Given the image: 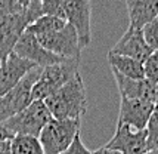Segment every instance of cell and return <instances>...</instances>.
Segmentation results:
<instances>
[{"instance_id":"obj_1","label":"cell","mask_w":158,"mask_h":154,"mask_svg":"<svg viewBox=\"0 0 158 154\" xmlns=\"http://www.w3.org/2000/svg\"><path fill=\"white\" fill-rule=\"evenodd\" d=\"M53 119L59 120H81L87 111V95L86 86L80 74L71 79L61 89L44 99Z\"/></svg>"},{"instance_id":"obj_2","label":"cell","mask_w":158,"mask_h":154,"mask_svg":"<svg viewBox=\"0 0 158 154\" xmlns=\"http://www.w3.org/2000/svg\"><path fill=\"white\" fill-rule=\"evenodd\" d=\"M80 59L69 58L64 62L53 64L41 68L40 76L33 86V101H44L58 89H61L65 83H68L71 79H74L78 73Z\"/></svg>"},{"instance_id":"obj_3","label":"cell","mask_w":158,"mask_h":154,"mask_svg":"<svg viewBox=\"0 0 158 154\" xmlns=\"http://www.w3.org/2000/svg\"><path fill=\"white\" fill-rule=\"evenodd\" d=\"M52 119L53 117L44 101H33L16 116L3 122V126L14 135H27L39 138L43 127Z\"/></svg>"},{"instance_id":"obj_4","label":"cell","mask_w":158,"mask_h":154,"mask_svg":"<svg viewBox=\"0 0 158 154\" xmlns=\"http://www.w3.org/2000/svg\"><path fill=\"white\" fill-rule=\"evenodd\" d=\"M81 120L52 119L43 127L39 141L44 154H61L80 133Z\"/></svg>"},{"instance_id":"obj_5","label":"cell","mask_w":158,"mask_h":154,"mask_svg":"<svg viewBox=\"0 0 158 154\" xmlns=\"http://www.w3.org/2000/svg\"><path fill=\"white\" fill-rule=\"evenodd\" d=\"M40 67H35L21 80L19 83L14 86L6 95L0 98V123L6 122L7 119L16 116L24 108L33 102V86L40 76Z\"/></svg>"},{"instance_id":"obj_6","label":"cell","mask_w":158,"mask_h":154,"mask_svg":"<svg viewBox=\"0 0 158 154\" xmlns=\"http://www.w3.org/2000/svg\"><path fill=\"white\" fill-rule=\"evenodd\" d=\"M35 39L44 49H48L49 52H52L55 55L67 58V59L69 58L80 59L81 48H80V42H78V36H77L76 28L69 22H67L65 27H62L61 30L37 36Z\"/></svg>"},{"instance_id":"obj_7","label":"cell","mask_w":158,"mask_h":154,"mask_svg":"<svg viewBox=\"0 0 158 154\" xmlns=\"http://www.w3.org/2000/svg\"><path fill=\"white\" fill-rule=\"evenodd\" d=\"M65 19L76 28L80 48L86 49L92 43V5L90 0H61Z\"/></svg>"},{"instance_id":"obj_8","label":"cell","mask_w":158,"mask_h":154,"mask_svg":"<svg viewBox=\"0 0 158 154\" xmlns=\"http://www.w3.org/2000/svg\"><path fill=\"white\" fill-rule=\"evenodd\" d=\"M30 25L25 9L9 14L0 19V61L6 59L15 49L19 37Z\"/></svg>"},{"instance_id":"obj_9","label":"cell","mask_w":158,"mask_h":154,"mask_svg":"<svg viewBox=\"0 0 158 154\" xmlns=\"http://www.w3.org/2000/svg\"><path fill=\"white\" fill-rule=\"evenodd\" d=\"M14 53H16L18 56L27 59L30 62H33L40 68L53 65V64L64 62L67 59V58L58 56L55 53H52V52H49L48 49H44L34 36L31 33H27V31L21 36L18 43L15 45Z\"/></svg>"},{"instance_id":"obj_10","label":"cell","mask_w":158,"mask_h":154,"mask_svg":"<svg viewBox=\"0 0 158 154\" xmlns=\"http://www.w3.org/2000/svg\"><path fill=\"white\" fill-rule=\"evenodd\" d=\"M154 107L155 102L148 99H130L121 96L117 125H127L136 130H143L148 125Z\"/></svg>"},{"instance_id":"obj_11","label":"cell","mask_w":158,"mask_h":154,"mask_svg":"<svg viewBox=\"0 0 158 154\" xmlns=\"http://www.w3.org/2000/svg\"><path fill=\"white\" fill-rule=\"evenodd\" d=\"M105 147L123 154H145L148 151L146 130H136L127 125H117L115 133Z\"/></svg>"},{"instance_id":"obj_12","label":"cell","mask_w":158,"mask_h":154,"mask_svg":"<svg viewBox=\"0 0 158 154\" xmlns=\"http://www.w3.org/2000/svg\"><path fill=\"white\" fill-rule=\"evenodd\" d=\"M35 67L37 65L18 56L14 52L6 59L0 61V98L6 95Z\"/></svg>"},{"instance_id":"obj_13","label":"cell","mask_w":158,"mask_h":154,"mask_svg":"<svg viewBox=\"0 0 158 154\" xmlns=\"http://www.w3.org/2000/svg\"><path fill=\"white\" fill-rule=\"evenodd\" d=\"M111 52L143 62L152 53V49L145 42L142 30H135L129 27L126 30V33L121 36V39L115 43V46L111 49Z\"/></svg>"},{"instance_id":"obj_14","label":"cell","mask_w":158,"mask_h":154,"mask_svg":"<svg viewBox=\"0 0 158 154\" xmlns=\"http://www.w3.org/2000/svg\"><path fill=\"white\" fill-rule=\"evenodd\" d=\"M114 79L117 82L118 91H120V96L123 98H139V99H148L155 102L157 101V86L149 83L148 80H135V79H129L121 74H118L117 71H112Z\"/></svg>"},{"instance_id":"obj_15","label":"cell","mask_w":158,"mask_h":154,"mask_svg":"<svg viewBox=\"0 0 158 154\" xmlns=\"http://www.w3.org/2000/svg\"><path fill=\"white\" fill-rule=\"evenodd\" d=\"M129 12V27L142 28L158 16V0H126Z\"/></svg>"},{"instance_id":"obj_16","label":"cell","mask_w":158,"mask_h":154,"mask_svg":"<svg viewBox=\"0 0 158 154\" xmlns=\"http://www.w3.org/2000/svg\"><path fill=\"white\" fill-rule=\"evenodd\" d=\"M108 62H110L112 71H117L118 74L129 79H135V80H142L143 77V62L136 61L133 58L123 55H117L108 52Z\"/></svg>"},{"instance_id":"obj_17","label":"cell","mask_w":158,"mask_h":154,"mask_svg":"<svg viewBox=\"0 0 158 154\" xmlns=\"http://www.w3.org/2000/svg\"><path fill=\"white\" fill-rule=\"evenodd\" d=\"M12 154H44L39 138L27 135H15L10 139Z\"/></svg>"},{"instance_id":"obj_18","label":"cell","mask_w":158,"mask_h":154,"mask_svg":"<svg viewBox=\"0 0 158 154\" xmlns=\"http://www.w3.org/2000/svg\"><path fill=\"white\" fill-rule=\"evenodd\" d=\"M67 21L58 18V16H49V15H43L39 19H35L33 24H30L27 27V33H31L33 36H41L50 33V31H56V30H61L62 27H65Z\"/></svg>"},{"instance_id":"obj_19","label":"cell","mask_w":158,"mask_h":154,"mask_svg":"<svg viewBox=\"0 0 158 154\" xmlns=\"http://www.w3.org/2000/svg\"><path fill=\"white\" fill-rule=\"evenodd\" d=\"M146 130V144H148V151L158 150V102H155V107L152 110L148 125L145 127Z\"/></svg>"},{"instance_id":"obj_20","label":"cell","mask_w":158,"mask_h":154,"mask_svg":"<svg viewBox=\"0 0 158 154\" xmlns=\"http://www.w3.org/2000/svg\"><path fill=\"white\" fill-rule=\"evenodd\" d=\"M143 77L149 83L158 84V50L152 52L143 61Z\"/></svg>"},{"instance_id":"obj_21","label":"cell","mask_w":158,"mask_h":154,"mask_svg":"<svg viewBox=\"0 0 158 154\" xmlns=\"http://www.w3.org/2000/svg\"><path fill=\"white\" fill-rule=\"evenodd\" d=\"M142 36H143L146 45L152 49V52L158 50V16L142 28Z\"/></svg>"},{"instance_id":"obj_22","label":"cell","mask_w":158,"mask_h":154,"mask_svg":"<svg viewBox=\"0 0 158 154\" xmlns=\"http://www.w3.org/2000/svg\"><path fill=\"white\" fill-rule=\"evenodd\" d=\"M41 12H43V15L58 16V18L65 19V14H64V7H62L61 0H41Z\"/></svg>"},{"instance_id":"obj_23","label":"cell","mask_w":158,"mask_h":154,"mask_svg":"<svg viewBox=\"0 0 158 154\" xmlns=\"http://www.w3.org/2000/svg\"><path fill=\"white\" fill-rule=\"evenodd\" d=\"M22 11L18 0H0V19L9 14Z\"/></svg>"},{"instance_id":"obj_24","label":"cell","mask_w":158,"mask_h":154,"mask_svg":"<svg viewBox=\"0 0 158 154\" xmlns=\"http://www.w3.org/2000/svg\"><path fill=\"white\" fill-rule=\"evenodd\" d=\"M61 154H92V151H89L87 148L84 147V144H83V141H81V136H80V133H78L76 138H74V141L71 142V145Z\"/></svg>"},{"instance_id":"obj_25","label":"cell","mask_w":158,"mask_h":154,"mask_svg":"<svg viewBox=\"0 0 158 154\" xmlns=\"http://www.w3.org/2000/svg\"><path fill=\"white\" fill-rule=\"evenodd\" d=\"M15 135L12 132H9L6 127L3 126V123H0V141H10L12 138H14Z\"/></svg>"},{"instance_id":"obj_26","label":"cell","mask_w":158,"mask_h":154,"mask_svg":"<svg viewBox=\"0 0 158 154\" xmlns=\"http://www.w3.org/2000/svg\"><path fill=\"white\" fill-rule=\"evenodd\" d=\"M92 154H123L117 151V150H112V148H108V147H102V148H98L95 151H92Z\"/></svg>"},{"instance_id":"obj_27","label":"cell","mask_w":158,"mask_h":154,"mask_svg":"<svg viewBox=\"0 0 158 154\" xmlns=\"http://www.w3.org/2000/svg\"><path fill=\"white\" fill-rule=\"evenodd\" d=\"M0 154H12L10 153V141H0Z\"/></svg>"},{"instance_id":"obj_28","label":"cell","mask_w":158,"mask_h":154,"mask_svg":"<svg viewBox=\"0 0 158 154\" xmlns=\"http://www.w3.org/2000/svg\"><path fill=\"white\" fill-rule=\"evenodd\" d=\"M18 2H19V5L22 9H25V7L28 6V3H30V0H18Z\"/></svg>"},{"instance_id":"obj_29","label":"cell","mask_w":158,"mask_h":154,"mask_svg":"<svg viewBox=\"0 0 158 154\" xmlns=\"http://www.w3.org/2000/svg\"><path fill=\"white\" fill-rule=\"evenodd\" d=\"M145 154H158V150H151V151H146Z\"/></svg>"}]
</instances>
